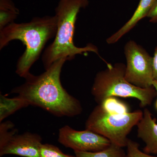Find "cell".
Wrapping results in <instances>:
<instances>
[{"label":"cell","instance_id":"9c48e42d","mask_svg":"<svg viewBox=\"0 0 157 157\" xmlns=\"http://www.w3.org/2000/svg\"><path fill=\"white\" fill-rule=\"evenodd\" d=\"M137 126V137L145 144L143 151L149 155H157V119L147 108L144 109L143 117Z\"/></svg>","mask_w":157,"mask_h":157},{"label":"cell","instance_id":"3957f363","mask_svg":"<svg viewBox=\"0 0 157 157\" xmlns=\"http://www.w3.org/2000/svg\"><path fill=\"white\" fill-rule=\"evenodd\" d=\"M89 4L88 0H60L55 9L57 30L53 42L45 49L42 60L45 70L60 59L71 60L77 55L93 52L99 56L97 46L91 43L78 47L73 43L77 15Z\"/></svg>","mask_w":157,"mask_h":157},{"label":"cell","instance_id":"5b68a950","mask_svg":"<svg viewBox=\"0 0 157 157\" xmlns=\"http://www.w3.org/2000/svg\"><path fill=\"white\" fill-rule=\"evenodd\" d=\"M143 115V112L140 110L122 115L111 114L98 104L86 120L85 128L106 137L112 144L123 148L128 144V135Z\"/></svg>","mask_w":157,"mask_h":157},{"label":"cell","instance_id":"52a82bcc","mask_svg":"<svg viewBox=\"0 0 157 157\" xmlns=\"http://www.w3.org/2000/svg\"><path fill=\"white\" fill-rule=\"evenodd\" d=\"M58 141L74 151L84 152L101 151L111 144L107 138L91 130L76 131L68 125L59 130Z\"/></svg>","mask_w":157,"mask_h":157},{"label":"cell","instance_id":"9a60e30c","mask_svg":"<svg viewBox=\"0 0 157 157\" xmlns=\"http://www.w3.org/2000/svg\"><path fill=\"white\" fill-rule=\"evenodd\" d=\"M17 130L14 128L13 123L7 121L1 122L0 125V148L2 147L15 134Z\"/></svg>","mask_w":157,"mask_h":157},{"label":"cell","instance_id":"7c38bea8","mask_svg":"<svg viewBox=\"0 0 157 157\" xmlns=\"http://www.w3.org/2000/svg\"><path fill=\"white\" fill-rule=\"evenodd\" d=\"M19 14V10L12 0H0V30L14 22Z\"/></svg>","mask_w":157,"mask_h":157},{"label":"cell","instance_id":"ac0fdd59","mask_svg":"<svg viewBox=\"0 0 157 157\" xmlns=\"http://www.w3.org/2000/svg\"><path fill=\"white\" fill-rule=\"evenodd\" d=\"M147 17L149 19L150 22L153 23H157V0Z\"/></svg>","mask_w":157,"mask_h":157},{"label":"cell","instance_id":"30bf717a","mask_svg":"<svg viewBox=\"0 0 157 157\" xmlns=\"http://www.w3.org/2000/svg\"><path fill=\"white\" fill-rule=\"evenodd\" d=\"M157 0H140L134 14L121 28L110 37L106 42L108 44H115L124 35L129 33L144 17H147Z\"/></svg>","mask_w":157,"mask_h":157},{"label":"cell","instance_id":"ffe728a7","mask_svg":"<svg viewBox=\"0 0 157 157\" xmlns=\"http://www.w3.org/2000/svg\"><path fill=\"white\" fill-rule=\"evenodd\" d=\"M153 86L155 88L156 92V100L155 102V107L156 110L157 111V81L154 80L153 81Z\"/></svg>","mask_w":157,"mask_h":157},{"label":"cell","instance_id":"d6986e66","mask_svg":"<svg viewBox=\"0 0 157 157\" xmlns=\"http://www.w3.org/2000/svg\"><path fill=\"white\" fill-rule=\"evenodd\" d=\"M153 70L154 80L157 81V45L155 49L154 53L153 56Z\"/></svg>","mask_w":157,"mask_h":157},{"label":"cell","instance_id":"8fae6325","mask_svg":"<svg viewBox=\"0 0 157 157\" xmlns=\"http://www.w3.org/2000/svg\"><path fill=\"white\" fill-rule=\"evenodd\" d=\"M29 106L27 101L23 98L16 96L9 98L1 94L0 96V122L13 114L17 110Z\"/></svg>","mask_w":157,"mask_h":157},{"label":"cell","instance_id":"5bb4252c","mask_svg":"<svg viewBox=\"0 0 157 157\" xmlns=\"http://www.w3.org/2000/svg\"><path fill=\"white\" fill-rule=\"evenodd\" d=\"M117 98L111 97L106 98L99 105L106 112L111 114L122 115L131 112L128 105Z\"/></svg>","mask_w":157,"mask_h":157},{"label":"cell","instance_id":"7a4b0ae2","mask_svg":"<svg viewBox=\"0 0 157 157\" xmlns=\"http://www.w3.org/2000/svg\"><path fill=\"white\" fill-rule=\"evenodd\" d=\"M56 15L35 17L30 22H12L0 30V49L14 40L21 41L25 50L18 59L16 73L25 78L33 64L39 59L45 44L55 37L57 30Z\"/></svg>","mask_w":157,"mask_h":157},{"label":"cell","instance_id":"4fadbf2b","mask_svg":"<svg viewBox=\"0 0 157 157\" xmlns=\"http://www.w3.org/2000/svg\"><path fill=\"white\" fill-rule=\"evenodd\" d=\"M76 157H127L123 147L112 144L104 150L97 152L74 151Z\"/></svg>","mask_w":157,"mask_h":157},{"label":"cell","instance_id":"2e32d148","mask_svg":"<svg viewBox=\"0 0 157 157\" xmlns=\"http://www.w3.org/2000/svg\"><path fill=\"white\" fill-rule=\"evenodd\" d=\"M40 152L41 157H76L65 154L57 147L49 144L42 143Z\"/></svg>","mask_w":157,"mask_h":157},{"label":"cell","instance_id":"e0dca14e","mask_svg":"<svg viewBox=\"0 0 157 157\" xmlns=\"http://www.w3.org/2000/svg\"><path fill=\"white\" fill-rule=\"evenodd\" d=\"M127 157H157L141 151L139 144L129 139L127 145Z\"/></svg>","mask_w":157,"mask_h":157},{"label":"cell","instance_id":"277c9868","mask_svg":"<svg viewBox=\"0 0 157 157\" xmlns=\"http://www.w3.org/2000/svg\"><path fill=\"white\" fill-rule=\"evenodd\" d=\"M105 70L96 74L91 89L92 95L98 104L109 97L136 98L141 107L151 105L156 97L153 86L141 88L128 82L125 78L126 65L107 63Z\"/></svg>","mask_w":157,"mask_h":157},{"label":"cell","instance_id":"8992f818","mask_svg":"<svg viewBox=\"0 0 157 157\" xmlns=\"http://www.w3.org/2000/svg\"><path fill=\"white\" fill-rule=\"evenodd\" d=\"M124 53L126 59L125 78L127 81L141 88L153 86V56L133 40L126 43Z\"/></svg>","mask_w":157,"mask_h":157},{"label":"cell","instance_id":"6da1fadb","mask_svg":"<svg viewBox=\"0 0 157 157\" xmlns=\"http://www.w3.org/2000/svg\"><path fill=\"white\" fill-rule=\"evenodd\" d=\"M62 59L54 62L39 76L30 73L23 84L14 88L12 94L25 99L29 105L40 107L57 117L79 115L82 108L80 102L67 92L60 81L65 62Z\"/></svg>","mask_w":157,"mask_h":157},{"label":"cell","instance_id":"ba28073f","mask_svg":"<svg viewBox=\"0 0 157 157\" xmlns=\"http://www.w3.org/2000/svg\"><path fill=\"white\" fill-rule=\"evenodd\" d=\"M42 137L36 133L26 132L15 134L2 148L0 156L16 155L23 157H40Z\"/></svg>","mask_w":157,"mask_h":157}]
</instances>
